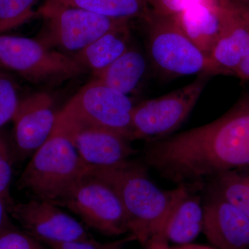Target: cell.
Instances as JSON below:
<instances>
[{
  "mask_svg": "<svg viewBox=\"0 0 249 249\" xmlns=\"http://www.w3.org/2000/svg\"><path fill=\"white\" fill-rule=\"evenodd\" d=\"M145 164L179 185H202L218 174L249 168V95L220 117L149 143Z\"/></svg>",
  "mask_w": 249,
  "mask_h": 249,
  "instance_id": "obj_1",
  "label": "cell"
},
{
  "mask_svg": "<svg viewBox=\"0 0 249 249\" xmlns=\"http://www.w3.org/2000/svg\"><path fill=\"white\" fill-rule=\"evenodd\" d=\"M89 170L115 190L127 214L129 234L142 247L161 232L188 188L179 185L175 189L162 190L149 176L146 165L130 160L110 168Z\"/></svg>",
  "mask_w": 249,
  "mask_h": 249,
  "instance_id": "obj_2",
  "label": "cell"
},
{
  "mask_svg": "<svg viewBox=\"0 0 249 249\" xmlns=\"http://www.w3.org/2000/svg\"><path fill=\"white\" fill-rule=\"evenodd\" d=\"M88 170L66 134L55 129L33 154L18 185L36 199L54 203Z\"/></svg>",
  "mask_w": 249,
  "mask_h": 249,
  "instance_id": "obj_3",
  "label": "cell"
},
{
  "mask_svg": "<svg viewBox=\"0 0 249 249\" xmlns=\"http://www.w3.org/2000/svg\"><path fill=\"white\" fill-rule=\"evenodd\" d=\"M53 204L70 210L85 225L103 235L129 234L128 219L120 197L92 170H88Z\"/></svg>",
  "mask_w": 249,
  "mask_h": 249,
  "instance_id": "obj_4",
  "label": "cell"
},
{
  "mask_svg": "<svg viewBox=\"0 0 249 249\" xmlns=\"http://www.w3.org/2000/svg\"><path fill=\"white\" fill-rule=\"evenodd\" d=\"M145 24L147 57L166 78L207 73L208 57L183 33L174 17L149 12Z\"/></svg>",
  "mask_w": 249,
  "mask_h": 249,
  "instance_id": "obj_5",
  "label": "cell"
},
{
  "mask_svg": "<svg viewBox=\"0 0 249 249\" xmlns=\"http://www.w3.org/2000/svg\"><path fill=\"white\" fill-rule=\"evenodd\" d=\"M134 107L128 96L93 80L58 111L56 124L108 129L132 142Z\"/></svg>",
  "mask_w": 249,
  "mask_h": 249,
  "instance_id": "obj_6",
  "label": "cell"
},
{
  "mask_svg": "<svg viewBox=\"0 0 249 249\" xmlns=\"http://www.w3.org/2000/svg\"><path fill=\"white\" fill-rule=\"evenodd\" d=\"M0 65L36 84H55L86 70L73 58L37 39L0 34Z\"/></svg>",
  "mask_w": 249,
  "mask_h": 249,
  "instance_id": "obj_7",
  "label": "cell"
},
{
  "mask_svg": "<svg viewBox=\"0 0 249 249\" xmlns=\"http://www.w3.org/2000/svg\"><path fill=\"white\" fill-rule=\"evenodd\" d=\"M37 14L44 22L37 40L49 48L76 53L108 31L129 22L66 6L57 0H47Z\"/></svg>",
  "mask_w": 249,
  "mask_h": 249,
  "instance_id": "obj_8",
  "label": "cell"
},
{
  "mask_svg": "<svg viewBox=\"0 0 249 249\" xmlns=\"http://www.w3.org/2000/svg\"><path fill=\"white\" fill-rule=\"evenodd\" d=\"M211 77L201 73L179 89L134 106L132 142L145 140L150 143L171 136L188 119Z\"/></svg>",
  "mask_w": 249,
  "mask_h": 249,
  "instance_id": "obj_9",
  "label": "cell"
},
{
  "mask_svg": "<svg viewBox=\"0 0 249 249\" xmlns=\"http://www.w3.org/2000/svg\"><path fill=\"white\" fill-rule=\"evenodd\" d=\"M8 212L28 234L45 244L71 242L92 237L85 226L53 203L36 199L12 203Z\"/></svg>",
  "mask_w": 249,
  "mask_h": 249,
  "instance_id": "obj_10",
  "label": "cell"
},
{
  "mask_svg": "<svg viewBox=\"0 0 249 249\" xmlns=\"http://www.w3.org/2000/svg\"><path fill=\"white\" fill-rule=\"evenodd\" d=\"M55 129L66 134L89 169L115 166L137 153L130 140L108 129L58 124Z\"/></svg>",
  "mask_w": 249,
  "mask_h": 249,
  "instance_id": "obj_11",
  "label": "cell"
},
{
  "mask_svg": "<svg viewBox=\"0 0 249 249\" xmlns=\"http://www.w3.org/2000/svg\"><path fill=\"white\" fill-rule=\"evenodd\" d=\"M203 232L217 249H249V218L205 183Z\"/></svg>",
  "mask_w": 249,
  "mask_h": 249,
  "instance_id": "obj_12",
  "label": "cell"
},
{
  "mask_svg": "<svg viewBox=\"0 0 249 249\" xmlns=\"http://www.w3.org/2000/svg\"><path fill=\"white\" fill-rule=\"evenodd\" d=\"M58 112L49 93H33L19 100L12 121L15 142L22 157L33 155L48 140L55 129Z\"/></svg>",
  "mask_w": 249,
  "mask_h": 249,
  "instance_id": "obj_13",
  "label": "cell"
},
{
  "mask_svg": "<svg viewBox=\"0 0 249 249\" xmlns=\"http://www.w3.org/2000/svg\"><path fill=\"white\" fill-rule=\"evenodd\" d=\"M249 53L248 11L245 6L231 0L222 34L208 57V74L234 76Z\"/></svg>",
  "mask_w": 249,
  "mask_h": 249,
  "instance_id": "obj_14",
  "label": "cell"
},
{
  "mask_svg": "<svg viewBox=\"0 0 249 249\" xmlns=\"http://www.w3.org/2000/svg\"><path fill=\"white\" fill-rule=\"evenodd\" d=\"M231 0H211L175 16L185 34L209 57L222 34Z\"/></svg>",
  "mask_w": 249,
  "mask_h": 249,
  "instance_id": "obj_15",
  "label": "cell"
},
{
  "mask_svg": "<svg viewBox=\"0 0 249 249\" xmlns=\"http://www.w3.org/2000/svg\"><path fill=\"white\" fill-rule=\"evenodd\" d=\"M183 193L167 219L160 235L168 243L182 247L193 244L203 232L204 211L200 196L203 185H187Z\"/></svg>",
  "mask_w": 249,
  "mask_h": 249,
  "instance_id": "obj_16",
  "label": "cell"
},
{
  "mask_svg": "<svg viewBox=\"0 0 249 249\" xmlns=\"http://www.w3.org/2000/svg\"><path fill=\"white\" fill-rule=\"evenodd\" d=\"M148 62L144 54L132 45L109 66L94 72L93 80L129 96L142 84Z\"/></svg>",
  "mask_w": 249,
  "mask_h": 249,
  "instance_id": "obj_17",
  "label": "cell"
},
{
  "mask_svg": "<svg viewBox=\"0 0 249 249\" xmlns=\"http://www.w3.org/2000/svg\"><path fill=\"white\" fill-rule=\"evenodd\" d=\"M129 22L108 31L73 55L85 70L101 71L117 60L132 46Z\"/></svg>",
  "mask_w": 249,
  "mask_h": 249,
  "instance_id": "obj_18",
  "label": "cell"
},
{
  "mask_svg": "<svg viewBox=\"0 0 249 249\" xmlns=\"http://www.w3.org/2000/svg\"><path fill=\"white\" fill-rule=\"evenodd\" d=\"M72 7L80 8L119 20L143 19L150 12V0H57Z\"/></svg>",
  "mask_w": 249,
  "mask_h": 249,
  "instance_id": "obj_19",
  "label": "cell"
},
{
  "mask_svg": "<svg viewBox=\"0 0 249 249\" xmlns=\"http://www.w3.org/2000/svg\"><path fill=\"white\" fill-rule=\"evenodd\" d=\"M205 183L249 218V168L218 174Z\"/></svg>",
  "mask_w": 249,
  "mask_h": 249,
  "instance_id": "obj_20",
  "label": "cell"
},
{
  "mask_svg": "<svg viewBox=\"0 0 249 249\" xmlns=\"http://www.w3.org/2000/svg\"><path fill=\"white\" fill-rule=\"evenodd\" d=\"M37 0H0V34L20 27L37 14Z\"/></svg>",
  "mask_w": 249,
  "mask_h": 249,
  "instance_id": "obj_21",
  "label": "cell"
},
{
  "mask_svg": "<svg viewBox=\"0 0 249 249\" xmlns=\"http://www.w3.org/2000/svg\"><path fill=\"white\" fill-rule=\"evenodd\" d=\"M0 249H51L24 231L11 225L9 220L0 231Z\"/></svg>",
  "mask_w": 249,
  "mask_h": 249,
  "instance_id": "obj_22",
  "label": "cell"
},
{
  "mask_svg": "<svg viewBox=\"0 0 249 249\" xmlns=\"http://www.w3.org/2000/svg\"><path fill=\"white\" fill-rule=\"evenodd\" d=\"M135 237L132 234H127L122 238L101 242L95 240L93 237L67 242L45 244L51 249H124L126 245L132 242H135Z\"/></svg>",
  "mask_w": 249,
  "mask_h": 249,
  "instance_id": "obj_23",
  "label": "cell"
},
{
  "mask_svg": "<svg viewBox=\"0 0 249 249\" xmlns=\"http://www.w3.org/2000/svg\"><path fill=\"white\" fill-rule=\"evenodd\" d=\"M19 100L14 83L9 78L0 76V128L12 121Z\"/></svg>",
  "mask_w": 249,
  "mask_h": 249,
  "instance_id": "obj_24",
  "label": "cell"
},
{
  "mask_svg": "<svg viewBox=\"0 0 249 249\" xmlns=\"http://www.w3.org/2000/svg\"><path fill=\"white\" fill-rule=\"evenodd\" d=\"M12 174L9 145L4 134L0 132V197L6 201L8 206L14 202L10 194Z\"/></svg>",
  "mask_w": 249,
  "mask_h": 249,
  "instance_id": "obj_25",
  "label": "cell"
},
{
  "mask_svg": "<svg viewBox=\"0 0 249 249\" xmlns=\"http://www.w3.org/2000/svg\"><path fill=\"white\" fill-rule=\"evenodd\" d=\"M211 0H150L149 7L152 14L175 17L191 6Z\"/></svg>",
  "mask_w": 249,
  "mask_h": 249,
  "instance_id": "obj_26",
  "label": "cell"
},
{
  "mask_svg": "<svg viewBox=\"0 0 249 249\" xmlns=\"http://www.w3.org/2000/svg\"><path fill=\"white\" fill-rule=\"evenodd\" d=\"M144 249H171L168 241L163 235L159 234L150 239L143 246Z\"/></svg>",
  "mask_w": 249,
  "mask_h": 249,
  "instance_id": "obj_27",
  "label": "cell"
},
{
  "mask_svg": "<svg viewBox=\"0 0 249 249\" xmlns=\"http://www.w3.org/2000/svg\"><path fill=\"white\" fill-rule=\"evenodd\" d=\"M245 8L248 11L249 17V9L247 7ZM234 76L237 77L243 81L249 80V53L247 54V56L244 58L240 65L237 67V70H235Z\"/></svg>",
  "mask_w": 249,
  "mask_h": 249,
  "instance_id": "obj_28",
  "label": "cell"
},
{
  "mask_svg": "<svg viewBox=\"0 0 249 249\" xmlns=\"http://www.w3.org/2000/svg\"><path fill=\"white\" fill-rule=\"evenodd\" d=\"M8 205L4 199L0 197V231L8 222Z\"/></svg>",
  "mask_w": 249,
  "mask_h": 249,
  "instance_id": "obj_29",
  "label": "cell"
},
{
  "mask_svg": "<svg viewBox=\"0 0 249 249\" xmlns=\"http://www.w3.org/2000/svg\"><path fill=\"white\" fill-rule=\"evenodd\" d=\"M173 249H217L214 248L213 247H208V246L200 245H194V244H191V245L182 246V247H174Z\"/></svg>",
  "mask_w": 249,
  "mask_h": 249,
  "instance_id": "obj_30",
  "label": "cell"
},
{
  "mask_svg": "<svg viewBox=\"0 0 249 249\" xmlns=\"http://www.w3.org/2000/svg\"><path fill=\"white\" fill-rule=\"evenodd\" d=\"M233 1L249 9V0H233Z\"/></svg>",
  "mask_w": 249,
  "mask_h": 249,
  "instance_id": "obj_31",
  "label": "cell"
},
{
  "mask_svg": "<svg viewBox=\"0 0 249 249\" xmlns=\"http://www.w3.org/2000/svg\"><path fill=\"white\" fill-rule=\"evenodd\" d=\"M1 73H0V76H1Z\"/></svg>",
  "mask_w": 249,
  "mask_h": 249,
  "instance_id": "obj_32",
  "label": "cell"
},
{
  "mask_svg": "<svg viewBox=\"0 0 249 249\" xmlns=\"http://www.w3.org/2000/svg\"><path fill=\"white\" fill-rule=\"evenodd\" d=\"M171 249H173V248H172V247H171Z\"/></svg>",
  "mask_w": 249,
  "mask_h": 249,
  "instance_id": "obj_33",
  "label": "cell"
}]
</instances>
